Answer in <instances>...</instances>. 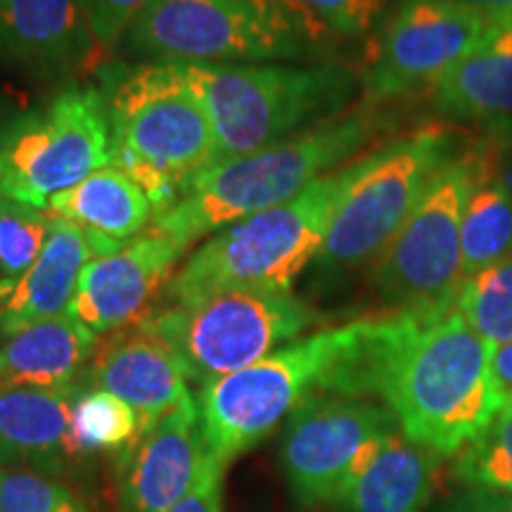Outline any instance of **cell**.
<instances>
[{
	"instance_id": "6da1fadb",
	"label": "cell",
	"mask_w": 512,
	"mask_h": 512,
	"mask_svg": "<svg viewBox=\"0 0 512 512\" xmlns=\"http://www.w3.org/2000/svg\"><path fill=\"white\" fill-rule=\"evenodd\" d=\"M491 351L456 306L430 318H366L332 394L382 401L403 437L451 458L503 406Z\"/></svg>"
},
{
	"instance_id": "7a4b0ae2",
	"label": "cell",
	"mask_w": 512,
	"mask_h": 512,
	"mask_svg": "<svg viewBox=\"0 0 512 512\" xmlns=\"http://www.w3.org/2000/svg\"><path fill=\"white\" fill-rule=\"evenodd\" d=\"M389 128L392 119L363 102L280 143L211 164L183 185L150 228L185 254L230 223L294 200L318 178L370 152Z\"/></svg>"
},
{
	"instance_id": "3957f363",
	"label": "cell",
	"mask_w": 512,
	"mask_h": 512,
	"mask_svg": "<svg viewBox=\"0 0 512 512\" xmlns=\"http://www.w3.org/2000/svg\"><path fill=\"white\" fill-rule=\"evenodd\" d=\"M98 88L110 119L112 166L147 192L157 216L214 162L207 107L176 60L100 64Z\"/></svg>"
},
{
	"instance_id": "277c9868",
	"label": "cell",
	"mask_w": 512,
	"mask_h": 512,
	"mask_svg": "<svg viewBox=\"0 0 512 512\" xmlns=\"http://www.w3.org/2000/svg\"><path fill=\"white\" fill-rule=\"evenodd\" d=\"M214 128V162L249 155L351 110L361 74L339 62H183Z\"/></svg>"
},
{
	"instance_id": "5b68a950",
	"label": "cell",
	"mask_w": 512,
	"mask_h": 512,
	"mask_svg": "<svg viewBox=\"0 0 512 512\" xmlns=\"http://www.w3.org/2000/svg\"><path fill=\"white\" fill-rule=\"evenodd\" d=\"M361 159L318 178L294 200L209 235L174 273L159 304H188L228 290H292L323 249Z\"/></svg>"
},
{
	"instance_id": "8992f818",
	"label": "cell",
	"mask_w": 512,
	"mask_h": 512,
	"mask_svg": "<svg viewBox=\"0 0 512 512\" xmlns=\"http://www.w3.org/2000/svg\"><path fill=\"white\" fill-rule=\"evenodd\" d=\"M335 41L294 0H152L119 50L131 60L330 62Z\"/></svg>"
},
{
	"instance_id": "52a82bcc",
	"label": "cell",
	"mask_w": 512,
	"mask_h": 512,
	"mask_svg": "<svg viewBox=\"0 0 512 512\" xmlns=\"http://www.w3.org/2000/svg\"><path fill=\"white\" fill-rule=\"evenodd\" d=\"M363 323L366 318L316 330L238 373L202 384L197 406L211 456L228 467L285 425L306 399L332 394Z\"/></svg>"
},
{
	"instance_id": "ba28073f",
	"label": "cell",
	"mask_w": 512,
	"mask_h": 512,
	"mask_svg": "<svg viewBox=\"0 0 512 512\" xmlns=\"http://www.w3.org/2000/svg\"><path fill=\"white\" fill-rule=\"evenodd\" d=\"M458 152V133L446 126L418 128L366 152L311 264L313 275L335 280L373 268L441 166Z\"/></svg>"
},
{
	"instance_id": "9c48e42d",
	"label": "cell",
	"mask_w": 512,
	"mask_h": 512,
	"mask_svg": "<svg viewBox=\"0 0 512 512\" xmlns=\"http://www.w3.org/2000/svg\"><path fill=\"white\" fill-rule=\"evenodd\" d=\"M323 318L292 290H228L188 304H157L136 325L162 337L202 387L297 342Z\"/></svg>"
},
{
	"instance_id": "30bf717a",
	"label": "cell",
	"mask_w": 512,
	"mask_h": 512,
	"mask_svg": "<svg viewBox=\"0 0 512 512\" xmlns=\"http://www.w3.org/2000/svg\"><path fill=\"white\" fill-rule=\"evenodd\" d=\"M482 164V143L448 159L370 268L377 297L389 313L430 318L456 306L463 287L460 228Z\"/></svg>"
},
{
	"instance_id": "8fae6325",
	"label": "cell",
	"mask_w": 512,
	"mask_h": 512,
	"mask_svg": "<svg viewBox=\"0 0 512 512\" xmlns=\"http://www.w3.org/2000/svg\"><path fill=\"white\" fill-rule=\"evenodd\" d=\"M112 164L98 83H69L0 152V195L46 211L57 192Z\"/></svg>"
},
{
	"instance_id": "7c38bea8",
	"label": "cell",
	"mask_w": 512,
	"mask_h": 512,
	"mask_svg": "<svg viewBox=\"0 0 512 512\" xmlns=\"http://www.w3.org/2000/svg\"><path fill=\"white\" fill-rule=\"evenodd\" d=\"M401 432L394 413L368 396L316 394L283 425L280 467L302 508L339 501L377 446Z\"/></svg>"
},
{
	"instance_id": "4fadbf2b",
	"label": "cell",
	"mask_w": 512,
	"mask_h": 512,
	"mask_svg": "<svg viewBox=\"0 0 512 512\" xmlns=\"http://www.w3.org/2000/svg\"><path fill=\"white\" fill-rule=\"evenodd\" d=\"M494 24L496 17L465 0H399L361 74L363 102L382 107L420 88L430 91Z\"/></svg>"
},
{
	"instance_id": "5bb4252c",
	"label": "cell",
	"mask_w": 512,
	"mask_h": 512,
	"mask_svg": "<svg viewBox=\"0 0 512 512\" xmlns=\"http://www.w3.org/2000/svg\"><path fill=\"white\" fill-rule=\"evenodd\" d=\"M181 256L174 242L147 228L119 252L88 261L69 313L98 337L131 328L164 299Z\"/></svg>"
},
{
	"instance_id": "9a60e30c",
	"label": "cell",
	"mask_w": 512,
	"mask_h": 512,
	"mask_svg": "<svg viewBox=\"0 0 512 512\" xmlns=\"http://www.w3.org/2000/svg\"><path fill=\"white\" fill-rule=\"evenodd\" d=\"M105 55L81 0H0V67L69 86Z\"/></svg>"
},
{
	"instance_id": "2e32d148",
	"label": "cell",
	"mask_w": 512,
	"mask_h": 512,
	"mask_svg": "<svg viewBox=\"0 0 512 512\" xmlns=\"http://www.w3.org/2000/svg\"><path fill=\"white\" fill-rule=\"evenodd\" d=\"M207 458L200 406L190 396L117 456L119 512H166L192 489Z\"/></svg>"
},
{
	"instance_id": "e0dca14e",
	"label": "cell",
	"mask_w": 512,
	"mask_h": 512,
	"mask_svg": "<svg viewBox=\"0 0 512 512\" xmlns=\"http://www.w3.org/2000/svg\"><path fill=\"white\" fill-rule=\"evenodd\" d=\"M86 380L126 401L145 427L192 396V380L181 356L140 325L100 339Z\"/></svg>"
},
{
	"instance_id": "ac0fdd59",
	"label": "cell",
	"mask_w": 512,
	"mask_h": 512,
	"mask_svg": "<svg viewBox=\"0 0 512 512\" xmlns=\"http://www.w3.org/2000/svg\"><path fill=\"white\" fill-rule=\"evenodd\" d=\"M81 384L0 389V470H31L62 479L81 463L69 432Z\"/></svg>"
},
{
	"instance_id": "d6986e66",
	"label": "cell",
	"mask_w": 512,
	"mask_h": 512,
	"mask_svg": "<svg viewBox=\"0 0 512 512\" xmlns=\"http://www.w3.org/2000/svg\"><path fill=\"white\" fill-rule=\"evenodd\" d=\"M434 112L512 136V17L496 19L482 41L430 88Z\"/></svg>"
},
{
	"instance_id": "ffe728a7",
	"label": "cell",
	"mask_w": 512,
	"mask_h": 512,
	"mask_svg": "<svg viewBox=\"0 0 512 512\" xmlns=\"http://www.w3.org/2000/svg\"><path fill=\"white\" fill-rule=\"evenodd\" d=\"M46 214L79 226L95 256L119 252L152 226L147 192L117 166H102L81 183L57 192Z\"/></svg>"
},
{
	"instance_id": "44dd1931",
	"label": "cell",
	"mask_w": 512,
	"mask_h": 512,
	"mask_svg": "<svg viewBox=\"0 0 512 512\" xmlns=\"http://www.w3.org/2000/svg\"><path fill=\"white\" fill-rule=\"evenodd\" d=\"M93 256L79 226L50 216L43 252L17 280L8 302L0 306V342L19 330L69 313L83 268Z\"/></svg>"
},
{
	"instance_id": "7402d4cb",
	"label": "cell",
	"mask_w": 512,
	"mask_h": 512,
	"mask_svg": "<svg viewBox=\"0 0 512 512\" xmlns=\"http://www.w3.org/2000/svg\"><path fill=\"white\" fill-rule=\"evenodd\" d=\"M441 463L444 458L439 453L396 432L351 477L335 508L339 512H430Z\"/></svg>"
},
{
	"instance_id": "603a6c76",
	"label": "cell",
	"mask_w": 512,
	"mask_h": 512,
	"mask_svg": "<svg viewBox=\"0 0 512 512\" xmlns=\"http://www.w3.org/2000/svg\"><path fill=\"white\" fill-rule=\"evenodd\" d=\"M98 344L100 337L72 313L19 330L0 342V389L81 384Z\"/></svg>"
},
{
	"instance_id": "cb8c5ba5",
	"label": "cell",
	"mask_w": 512,
	"mask_h": 512,
	"mask_svg": "<svg viewBox=\"0 0 512 512\" xmlns=\"http://www.w3.org/2000/svg\"><path fill=\"white\" fill-rule=\"evenodd\" d=\"M482 145L484 164L467 197L460 228L463 283L484 268L512 256V195L496 178V152L491 140Z\"/></svg>"
},
{
	"instance_id": "d4e9b609",
	"label": "cell",
	"mask_w": 512,
	"mask_h": 512,
	"mask_svg": "<svg viewBox=\"0 0 512 512\" xmlns=\"http://www.w3.org/2000/svg\"><path fill=\"white\" fill-rule=\"evenodd\" d=\"M145 430L140 415L105 389L81 384L72 406V444L81 460L95 453H119Z\"/></svg>"
},
{
	"instance_id": "484cf974",
	"label": "cell",
	"mask_w": 512,
	"mask_h": 512,
	"mask_svg": "<svg viewBox=\"0 0 512 512\" xmlns=\"http://www.w3.org/2000/svg\"><path fill=\"white\" fill-rule=\"evenodd\" d=\"M456 311L491 349L512 342V256L467 278Z\"/></svg>"
},
{
	"instance_id": "4316f807",
	"label": "cell",
	"mask_w": 512,
	"mask_h": 512,
	"mask_svg": "<svg viewBox=\"0 0 512 512\" xmlns=\"http://www.w3.org/2000/svg\"><path fill=\"white\" fill-rule=\"evenodd\" d=\"M456 477L465 486L512 496V401L458 453Z\"/></svg>"
},
{
	"instance_id": "83f0119b",
	"label": "cell",
	"mask_w": 512,
	"mask_h": 512,
	"mask_svg": "<svg viewBox=\"0 0 512 512\" xmlns=\"http://www.w3.org/2000/svg\"><path fill=\"white\" fill-rule=\"evenodd\" d=\"M50 233V216L0 195V280L17 283L34 266Z\"/></svg>"
},
{
	"instance_id": "f1b7e54d",
	"label": "cell",
	"mask_w": 512,
	"mask_h": 512,
	"mask_svg": "<svg viewBox=\"0 0 512 512\" xmlns=\"http://www.w3.org/2000/svg\"><path fill=\"white\" fill-rule=\"evenodd\" d=\"M0 512H88L62 479L31 470H0Z\"/></svg>"
},
{
	"instance_id": "f546056e",
	"label": "cell",
	"mask_w": 512,
	"mask_h": 512,
	"mask_svg": "<svg viewBox=\"0 0 512 512\" xmlns=\"http://www.w3.org/2000/svg\"><path fill=\"white\" fill-rule=\"evenodd\" d=\"M337 38H366L387 22L392 0H294Z\"/></svg>"
},
{
	"instance_id": "4dcf8cb0",
	"label": "cell",
	"mask_w": 512,
	"mask_h": 512,
	"mask_svg": "<svg viewBox=\"0 0 512 512\" xmlns=\"http://www.w3.org/2000/svg\"><path fill=\"white\" fill-rule=\"evenodd\" d=\"M81 3L100 50L110 55L121 48L128 29L152 0H81Z\"/></svg>"
},
{
	"instance_id": "1f68e13d",
	"label": "cell",
	"mask_w": 512,
	"mask_h": 512,
	"mask_svg": "<svg viewBox=\"0 0 512 512\" xmlns=\"http://www.w3.org/2000/svg\"><path fill=\"white\" fill-rule=\"evenodd\" d=\"M223 470L226 467L209 453L192 489L166 512H223Z\"/></svg>"
},
{
	"instance_id": "d6a6232c",
	"label": "cell",
	"mask_w": 512,
	"mask_h": 512,
	"mask_svg": "<svg viewBox=\"0 0 512 512\" xmlns=\"http://www.w3.org/2000/svg\"><path fill=\"white\" fill-rule=\"evenodd\" d=\"M41 107L31 95L0 81V152Z\"/></svg>"
},
{
	"instance_id": "836d02e7",
	"label": "cell",
	"mask_w": 512,
	"mask_h": 512,
	"mask_svg": "<svg viewBox=\"0 0 512 512\" xmlns=\"http://www.w3.org/2000/svg\"><path fill=\"white\" fill-rule=\"evenodd\" d=\"M432 512H512V496L479 486H463L458 494L448 496Z\"/></svg>"
},
{
	"instance_id": "e575fe53",
	"label": "cell",
	"mask_w": 512,
	"mask_h": 512,
	"mask_svg": "<svg viewBox=\"0 0 512 512\" xmlns=\"http://www.w3.org/2000/svg\"><path fill=\"white\" fill-rule=\"evenodd\" d=\"M491 370H494V380L503 403L512 401V342L491 351Z\"/></svg>"
},
{
	"instance_id": "d590c367",
	"label": "cell",
	"mask_w": 512,
	"mask_h": 512,
	"mask_svg": "<svg viewBox=\"0 0 512 512\" xmlns=\"http://www.w3.org/2000/svg\"><path fill=\"white\" fill-rule=\"evenodd\" d=\"M496 152V178L512 195V136H491Z\"/></svg>"
},
{
	"instance_id": "8d00e7d4",
	"label": "cell",
	"mask_w": 512,
	"mask_h": 512,
	"mask_svg": "<svg viewBox=\"0 0 512 512\" xmlns=\"http://www.w3.org/2000/svg\"><path fill=\"white\" fill-rule=\"evenodd\" d=\"M465 3L475 5V8L496 19L512 17V0H465Z\"/></svg>"
},
{
	"instance_id": "74e56055",
	"label": "cell",
	"mask_w": 512,
	"mask_h": 512,
	"mask_svg": "<svg viewBox=\"0 0 512 512\" xmlns=\"http://www.w3.org/2000/svg\"><path fill=\"white\" fill-rule=\"evenodd\" d=\"M12 290H15V283H10V280H0V306L8 302Z\"/></svg>"
}]
</instances>
